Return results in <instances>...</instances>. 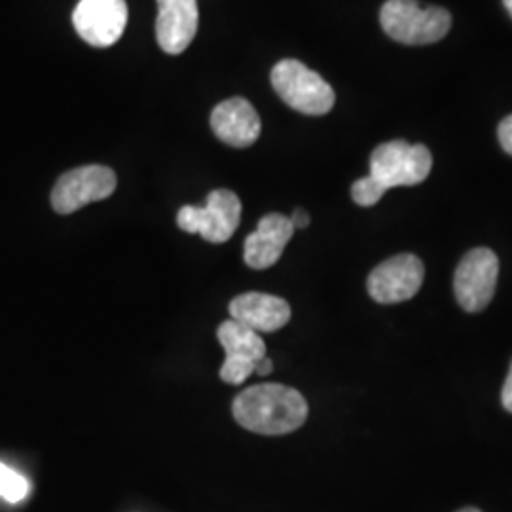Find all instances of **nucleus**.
Wrapping results in <instances>:
<instances>
[{
  "label": "nucleus",
  "mask_w": 512,
  "mask_h": 512,
  "mask_svg": "<svg viewBox=\"0 0 512 512\" xmlns=\"http://www.w3.org/2000/svg\"><path fill=\"white\" fill-rule=\"evenodd\" d=\"M433 167V156L423 145L406 141H389L376 148L370 156V177L385 192L397 186H416L423 183Z\"/></svg>",
  "instance_id": "20e7f679"
},
{
  "label": "nucleus",
  "mask_w": 512,
  "mask_h": 512,
  "mask_svg": "<svg viewBox=\"0 0 512 512\" xmlns=\"http://www.w3.org/2000/svg\"><path fill=\"white\" fill-rule=\"evenodd\" d=\"M289 219L293 222L294 230H304L310 226V215L304 209H296L293 217H289Z\"/></svg>",
  "instance_id": "aec40b11"
},
{
  "label": "nucleus",
  "mask_w": 512,
  "mask_h": 512,
  "mask_svg": "<svg viewBox=\"0 0 512 512\" xmlns=\"http://www.w3.org/2000/svg\"><path fill=\"white\" fill-rule=\"evenodd\" d=\"M116 190V173L107 165H82L63 173L52 190V207L71 215L90 203L107 200Z\"/></svg>",
  "instance_id": "423d86ee"
},
{
  "label": "nucleus",
  "mask_w": 512,
  "mask_h": 512,
  "mask_svg": "<svg viewBox=\"0 0 512 512\" xmlns=\"http://www.w3.org/2000/svg\"><path fill=\"white\" fill-rule=\"evenodd\" d=\"M458 512H482L478 511V509H475V507H467V509H461V511Z\"/></svg>",
  "instance_id": "5701e85b"
},
{
  "label": "nucleus",
  "mask_w": 512,
  "mask_h": 512,
  "mask_svg": "<svg viewBox=\"0 0 512 512\" xmlns=\"http://www.w3.org/2000/svg\"><path fill=\"white\" fill-rule=\"evenodd\" d=\"M425 268L416 255L391 256L372 270L366 289L378 304H399L414 298L423 285Z\"/></svg>",
  "instance_id": "6e6552de"
},
{
  "label": "nucleus",
  "mask_w": 512,
  "mask_h": 512,
  "mask_svg": "<svg viewBox=\"0 0 512 512\" xmlns=\"http://www.w3.org/2000/svg\"><path fill=\"white\" fill-rule=\"evenodd\" d=\"M501 403H503V408L512 414V363L509 374H507V380H505L503 389H501Z\"/></svg>",
  "instance_id": "6ab92c4d"
},
{
  "label": "nucleus",
  "mask_w": 512,
  "mask_h": 512,
  "mask_svg": "<svg viewBox=\"0 0 512 512\" xmlns=\"http://www.w3.org/2000/svg\"><path fill=\"white\" fill-rule=\"evenodd\" d=\"M211 128L228 147L247 148L255 145L262 124L258 112L247 99L232 97L211 112Z\"/></svg>",
  "instance_id": "f8f14e48"
},
{
  "label": "nucleus",
  "mask_w": 512,
  "mask_h": 512,
  "mask_svg": "<svg viewBox=\"0 0 512 512\" xmlns=\"http://www.w3.org/2000/svg\"><path fill=\"white\" fill-rule=\"evenodd\" d=\"M217 338L226 355L247 357L251 361H260L262 357H266V344L258 336V332L236 319L224 321L217 330Z\"/></svg>",
  "instance_id": "4468645a"
},
{
  "label": "nucleus",
  "mask_w": 512,
  "mask_h": 512,
  "mask_svg": "<svg viewBox=\"0 0 512 512\" xmlns=\"http://www.w3.org/2000/svg\"><path fill=\"white\" fill-rule=\"evenodd\" d=\"M385 190L370 175L355 181L351 186V198L361 207H372L384 198Z\"/></svg>",
  "instance_id": "f3484780"
},
{
  "label": "nucleus",
  "mask_w": 512,
  "mask_h": 512,
  "mask_svg": "<svg viewBox=\"0 0 512 512\" xmlns=\"http://www.w3.org/2000/svg\"><path fill=\"white\" fill-rule=\"evenodd\" d=\"M308 403L289 385L258 384L241 391L232 404L239 425L258 435H287L308 420Z\"/></svg>",
  "instance_id": "f257e3e1"
},
{
  "label": "nucleus",
  "mask_w": 512,
  "mask_h": 512,
  "mask_svg": "<svg viewBox=\"0 0 512 512\" xmlns=\"http://www.w3.org/2000/svg\"><path fill=\"white\" fill-rule=\"evenodd\" d=\"M230 315L256 332H275L291 321V306L274 294L245 293L230 302Z\"/></svg>",
  "instance_id": "ddd939ff"
},
{
  "label": "nucleus",
  "mask_w": 512,
  "mask_h": 512,
  "mask_svg": "<svg viewBox=\"0 0 512 512\" xmlns=\"http://www.w3.org/2000/svg\"><path fill=\"white\" fill-rule=\"evenodd\" d=\"M497 277L499 258L492 249L478 247L463 256L454 277L459 306L469 313L486 310L494 298Z\"/></svg>",
  "instance_id": "0eeeda50"
},
{
  "label": "nucleus",
  "mask_w": 512,
  "mask_h": 512,
  "mask_svg": "<svg viewBox=\"0 0 512 512\" xmlns=\"http://www.w3.org/2000/svg\"><path fill=\"white\" fill-rule=\"evenodd\" d=\"M503 4H505V8H507V12L511 14L512 18V0H503Z\"/></svg>",
  "instance_id": "4be33fe9"
},
{
  "label": "nucleus",
  "mask_w": 512,
  "mask_h": 512,
  "mask_svg": "<svg viewBox=\"0 0 512 512\" xmlns=\"http://www.w3.org/2000/svg\"><path fill=\"white\" fill-rule=\"evenodd\" d=\"M294 234L293 222L285 215L270 213L262 217L255 232L245 239L243 258L253 270H268L281 258Z\"/></svg>",
  "instance_id": "9b49d317"
},
{
  "label": "nucleus",
  "mask_w": 512,
  "mask_h": 512,
  "mask_svg": "<svg viewBox=\"0 0 512 512\" xmlns=\"http://www.w3.org/2000/svg\"><path fill=\"white\" fill-rule=\"evenodd\" d=\"M241 220V202L232 190H213L205 207L184 205L177 224L186 234H200L209 243H224L234 236Z\"/></svg>",
  "instance_id": "39448f33"
},
{
  "label": "nucleus",
  "mask_w": 512,
  "mask_h": 512,
  "mask_svg": "<svg viewBox=\"0 0 512 512\" xmlns=\"http://www.w3.org/2000/svg\"><path fill=\"white\" fill-rule=\"evenodd\" d=\"M256 361L238 355H226L220 366V380L230 385L243 384L251 374H255Z\"/></svg>",
  "instance_id": "dca6fc26"
},
{
  "label": "nucleus",
  "mask_w": 512,
  "mask_h": 512,
  "mask_svg": "<svg viewBox=\"0 0 512 512\" xmlns=\"http://www.w3.org/2000/svg\"><path fill=\"white\" fill-rule=\"evenodd\" d=\"M76 33L95 48L116 44L128 25L126 0H80L74 8Z\"/></svg>",
  "instance_id": "1a4fd4ad"
},
{
  "label": "nucleus",
  "mask_w": 512,
  "mask_h": 512,
  "mask_svg": "<svg viewBox=\"0 0 512 512\" xmlns=\"http://www.w3.org/2000/svg\"><path fill=\"white\" fill-rule=\"evenodd\" d=\"M380 23L393 40L408 46L439 42L452 27V16L440 6H423L418 0H387Z\"/></svg>",
  "instance_id": "f03ea898"
},
{
  "label": "nucleus",
  "mask_w": 512,
  "mask_h": 512,
  "mask_svg": "<svg viewBox=\"0 0 512 512\" xmlns=\"http://www.w3.org/2000/svg\"><path fill=\"white\" fill-rule=\"evenodd\" d=\"M198 23V0H158L156 38L165 54H183L198 33Z\"/></svg>",
  "instance_id": "9d476101"
},
{
  "label": "nucleus",
  "mask_w": 512,
  "mask_h": 512,
  "mask_svg": "<svg viewBox=\"0 0 512 512\" xmlns=\"http://www.w3.org/2000/svg\"><path fill=\"white\" fill-rule=\"evenodd\" d=\"M29 494V482L12 467L0 463V497L8 503H19Z\"/></svg>",
  "instance_id": "2eb2a0df"
},
{
  "label": "nucleus",
  "mask_w": 512,
  "mask_h": 512,
  "mask_svg": "<svg viewBox=\"0 0 512 512\" xmlns=\"http://www.w3.org/2000/svg\"><path fill=\"white\" fill-rule=\"evenodd\" d=\"M272 86L291 109L308 116L327 114L336 101L329 82L296 59H283L275 65Z\"/></svg>",
  "instance_id": "7ed1b4c3"
},
{
  "label": "nucleus",
  "mask_w": 512,
  "mask_h": 512,
  "mask_svg": "<svg viewBox=\"0 0 512 512\" xmlns=\"http://www.w3.org/2000/svg\"><path fill=\"white\" fill-rule=\"evenodd\" d=\"M497 135H499V143L503 150L512 156V114L499 124Z\"/></svg>",
  "instance_id": "a211bd4d"
},
{
  "label": "nucleus",
  "mask_w": 512,
  "mask_h": 512,
  "mask_svg": "<svg viewBox=\"0 0 512 512\" xmlns=\"http://www.w3.org/2000/svg\"><path fill=\"white\" fill-rule=\"evenodd\" d=\"M272 370H274L272 359L262 357L260 361H256L255 374H258V376H268V374H272Z\"/></svg>",
  "instance_id": "412c9836"
}]
</instances>
